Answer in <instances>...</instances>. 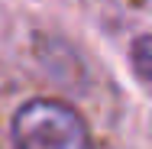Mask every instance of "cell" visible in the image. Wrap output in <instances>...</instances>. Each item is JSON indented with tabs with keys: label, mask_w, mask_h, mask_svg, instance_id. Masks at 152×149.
Here are the masks:
<instances>
[{
	"label": "cell",
	"mask_w": 152,
	"mask_h": 149,
	"mask_svg": "<svg viewBox=\"0 0 152 149\" xmlns=\"http://www.w3.org/2000/svg\"><path fill=\"white\" fill-rule=\"evenodd\" d=\"M149 49H152V39L149 36H136V42H133V68H136V75H139V81H149Z\"/></svg>",
	"instance_id": "obj_2"
},
{
	"label": "cell",
	"mask_w": 152,
	"mask_h": 149,
	"mask_svg": "<svg viewBox=\"0 0 152 149\" xmlns=\"http://www.w3.org/2000/svg\"><path fill=\"white\" fill-rule=\"evenodd\" d=\"M16 149H94L91 130L71 104L52 97L26 101L13 117Z\"/></svg>",
	"instance_id": "obj_1"
}]
</instances>
